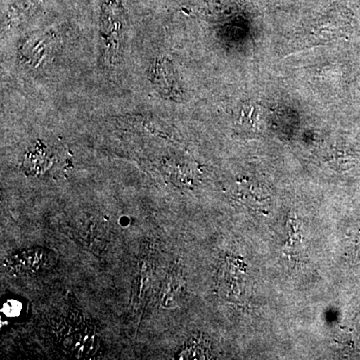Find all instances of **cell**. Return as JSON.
Here are the masks:
<instances>
[{
    "instance_id": "cell-1",
    "label": "cell",
    "mask_w": 360,
    "mask_h": 360,
    "mask_svg": "<svg viewBox=\"0 0 360 360\" xmlns=\"http://www.w3.org/2000/svg\"><path fill=\"white\" fill-rule=\"evenodd\" d=\"M127 18L120 0H101V52L103 65L115 68L124 49Z\"/></svg>"
},
{
    "instance_id": "cell-5",
    "label": "cell",
    "mask_w": 360,
    "mask_h": 360,
    "mask_svg": "<svg viewBox=\"0 0 360 360\" xmlns=\"http://www.w3.org/2000/svg\"><path fill=\"white\" fill-rule=\"evenodd\" d=\"M177 356L179 359H208L210 348H208L205 340L195 338V340L188 341Z\"/></svg>"
},
{
    "instance_id": "cell-7",
    "label": "cell",
    "mask_w": 360,
    "mask_h": 360,
    "mask_svg": "<svg viewBox=\"0 0 360 360\" xmlns=\"http://www.w3.org/2000/svg\"><path fill=\"white\" fill-rule=\"evenodd\" d=\"M49 163L46 153L44 149H37V150L30 153L25 158V167L30 170L32 174H37L39 172L45 169Z\"/></svg>"
},
{
    "instance_id": "cell-6",
    "label": "cell",
    "mask_w": 360,
    "mask_h": 360,
    "mask_svg": "<svg viewBox=\"0 0 360 360\" xmlns=\"http://www.w3.org/2000/svg\"><path fill=\"white\" fill-rule=\"evenodd\" d=\"M182 283L179 277L172 276L168 278L167 284L162 290V297L161 302L163 305H175L179 302V298L181 297Z\"/></svg>"
},
{
    "instance_id": "cell-3",
    "label": "cell",
    "mask_w": 360,
    "mask_h": 360,
    "mask_svg": "<svg viewBox=\"0 0 360 360\" xmlns=\"http://www.w3.org/2000/svg\"><path fill=\"white\" fill-rule=\"evenodd\" d=\"M150 82L160 96L174 101L181 97L176 71L172 61L165 56H160L151 65Z\"/></svg>"
},
{
    "instance_id": "cell-2",
    "label": "cell",
    "mask_w": 360,
    "mask_h": 360,
    "mask_svg": "<svg viewBox=\"0 0 360 360\" xmlns=\"http://www.w3.org/2000/svg\"><path fill=\"white\" fill-rule=\"evenodd\" d=\"M58 262L53 251L42 248H27L18 251L7 258L6 270L16 277L32 276L47 271Z\"/></svg>"
},
{
    "instance_id": "cell-4",
    "label": "cell",
    "mask_w": 360,
    "mask_h": 360,
    "mask_svg": "<svg viewBox=\"0 0 360 360\" xmlns=\"http://www.w3.org/2000/svg\"><path fill=\"white\" fill-rule=\"evenodd\" d=\"M39 0H16L9 6L6 16V26L9 28L16 27L21 22L27 20L30 14L37 9Z\"/></svg>"
}]
</instances>
